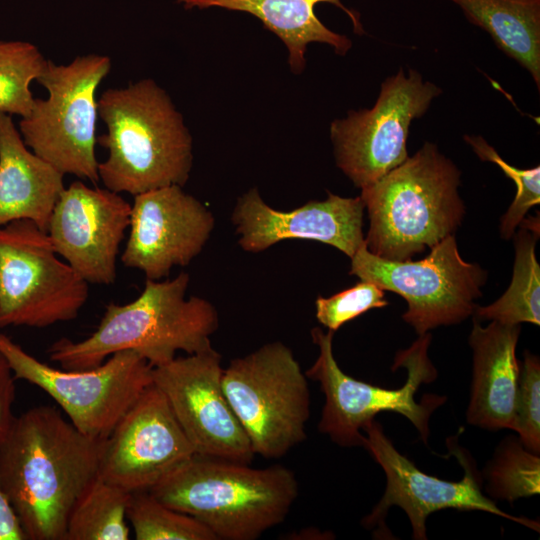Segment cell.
Returning a JSON list of instances; mask_svg holds the SVG:
<instances>
[{"mask_svg":"<svg viewBox=\"0 0 540 540\" xmlns=\"http://www.w3.org/2000/svg\"><path fill=\"white\" fill-rule=\"evenodd\" d=\"M104 442L52 406L15 417L0 444V488L28 540H65L72 508L99 474Z\"/></svg>","mask_w":540,"mask_h":540,"instance_id":"cell-1","label":"cell"},{"mask_svg":"<svg viewBox=\"0 0 540 540\" xmlns=\"http://www.w3.org/2000/svg\"><path fill=\"white\" fill-rule=\"evenodd\" d=\"M106 132L97 143L108 152L99 162L105 188L138 195L189 179L192 137L168 93L152 79L109 88L97 100Z\"/></svg>","mask_w":540,"mask_h":540,"instance_id":"cell-2","label":"cell"},{"mask_svg":"<svg viewBox=\"0 0 540 540\" xmlns=\"http://www.w3.org/2000/svg\"><path fill=\"white\" fill-rule=\"evenodd\" d=\"M190 277L146 279L140 295L119 305L109 303L96 330L81 341L61 338L48 349L51 361L65 370H87L112 354L133 350L152 367L164 365L182 350L194 354L211 347L218 314L206 299L186 298Z\"/></svg>","mask_w":540,"mask_h":540,"instance_id":"cell-3","label":"cell"},{"mask_svg":"<svg viewBox=\"0 0 540 540\" xmlns=\"http://www.w3.org/2000/svg\"><path fill=\"white\" fill-rule=\"evenodd\" d=\"M148 492L200 521L217 540H255L286 519L298 482L283 466L256 469L194 454Z\"/></svg>","mask_w":540,"mask_h":540,"instance_id":"cell-4","label":"cell"},{"mask_svg":"<svg viewBox=\"0 0 540 540\" xmlns=\"http://www.w3.org/2000/svg\"><path fill=\"white\" fill-rule=\"evenodd\" d=\"M461 172L431 142L375 183L361 189L370 221L367 249L405 261L454 235L465 215Z\"/></svg>","mask_w":540,"mask_h":540,"instance_id":"cell-5","label":"cell"},{"mask_svg":"<svg viewBox=\"0 0 540 540\" xmlns=\"http://www.w3.org/2000/svg\"><path fill=\"white\" fill-rule=\"evenodd\" d=\"M311 336L319 354L305 375L320 384L325 397L318 423L320 433L342 447L362 446L363 427L378 413L389 411L407 418L427 442L430 417L446 402V397L436 394H425L419 402L415 398L422 384L437 378V370L428 357L429 332L419 335L409 348L397 352L392 370L400 367L407 370L406 382L397 389L372 385L344 373L333 354L334 332L315 327Z\"/></svg>","mask_w":540,"mask_h":540,"instance_id":"cell-6","label":"cell"},{"mask_svg":"<svg viewBox=\"0 0 540 540\" xmlns=\"http://www.w3.org/2000/svg\"><path fill=\"white\" fill-rule=\"evenodd\" d=\"M110 70V57L96 53L77 56L69 64L47 60L36 81L48 97L35 98L30 113L19 122L23 141L33 153L62 174L93 184L99 181L96 91Z\"/></svg>","mask_w":540,"mask_h":540,"instance_id":"cell-7","label":"cell"},{"mask_svg":"<svg viewBox=\"0 0 540 540\" xmlns=\"http://www.w3.org/2000/svg\"><path fill=\"white\" fill-rule=\"evenodd\" d=\"M226 398L254 455L283 457L306 439L310 391L292 350L269 342L223 369Z\"/></svg>","mask_w":540,"mask_h":540,"instance_id":"cell-8","label":"cell"},{"mask_svg":"<svg viewBox=\"0 0 540 540\" xmlns=\"http://www.w3.org/2000/svg\"><path fill=\"white\" fill-rule=\"evenodd\" d=\"M89 283L30 220L0 226V328H46L78 317Z\"/></svg>","mask_w":540,"mask_h":540,"instance_id":"cell-9","label":"cell"},{"mask_svg":"<svg viewBox=\"0 0 540 540\" xmlns=\"http://www.w3.org/2000/svg\"><path fill=\"white\" fill-rule=\"evenodd\" d=\"M350 274L402 296V315L418 335L453 325L473 315L487 272L464 261L454 235H449L423 259L390 261L371 253L365 243L350 258Z\"/></svg>","mask_w":540,"mask_h":540,"instance_id":"cell-10","label":"cell"},{"mask_svg":"<svg viewBox=\"0 0 540 540\" xmlns=\"http://www.w3.org/2000/svg\"><path fill=\"white\" fill-rule=\"evenodd\" d=\"M0 352L15 379L46 392L83 434L106 439L143 391L153 383V367L136 351H118L87 370L51 367L0 333Z\"/></svg>","mask_w":540,"mask_h":540,"instance_id":"cell-11","label":"cell"},{"mask_svg":"<svg viewBox=\"0 0 540 540\" xmlns=\"http://www.w3.org/2000/svg\"><path fill=\"white\" fill-rule=\"evenodd\" d=\"M364 447L381 466L386 476V489L371 513L362 519L367 529H374L376 538L391 536L385 525L390 507H400L408 516L413 539L426 540L427 517L438 510L452 508L462 511L488 512L517 522L535 531L539 523L525 517L513 516L498 508L493 499L482 491L483 478L469 452L459 446L457 436L447 439L449 453L464 469L460 481H448L426 474L402 455L385 435L382 425L370 420L362 429Z\"/></svg>","mask_w":540,"mask_h":540,"instance_id":"cell-12","label":"cell"},{"mask_svg":"<svg viewBox=\"0 0 540 540\" xmlns=\"http://www.w3.org/2000/svg\"><path fill=\"white\" fill-rule=\"evenodd\" d=\"M441 93L412 68L388 76L371 108L351 110L331 123L336 166L360 189L378 181L409 157L410 125Z\"/></svg>","mask_w":540,"mask_h":540,"instance_id":"cell-13","label":"cell"},{"mask_svg":"<svg viewBox=\"0 0 540 540\" xmlns=\"http://www.w3.org/2000/svg\"><path fill=\"white\" fill-rule=\"evenodd\" d=\"M221 355L212 348L153 367L195 454L249 464L254 453L222 385Z\"/></svg>","mask_w":540,"mask_h":540,"instance_id":"cell-14","label":"cell"},{"mask_svg":"<svg viewBox=\"0 0 540 540\" xmlns=\"http://www.w3.org/2000/svg\"><path fill=\"white\" fill-rule=\"evenodd\" d=\"M194 454L167 398L152 383L105 439L98 475L130 493L148 491Z\"/></svg>","mask_w":540,"mask_h":540,"instance_id":"cell-15","label":"cell"},{"mask_svg":"<svg viewBox=\"0 0 540 540\" xmlns=\"http://www.w3.org/2000/svg\"><path fill=\"white\" fill-rule=\"evenodd\" d=\"M214 226L213 213L179 185L135 195L121 262L161 280L200 254Z\"/></svg>","mask_w":540,"mask_h":540,"instance_id":"cell-16","label":"cell"},{"mask_svg":"<svg viewBox=\"0 0 540 540\" xmlns=\"http://www.w3.org/2000/svg\"><path fill=\"white\" fill-rule=\"evenodd\" d=\"M130 216L131 204L120 193L74 181L60 195L47 234L56 253L85 281L111 285Z\"/></svg>","mask_w":540,"mask_h":540,"instance_id":"cell-17","label":"cell"},{"mask_svg":"<svg viewBox=\"0 0 540 540\" xmlns=\"http://www.w3.org/2000/svg\"><path fill=\"white\" fill-rule=\"evenodd\" d=\"M360 196L341 197L328 192L323 201H309L291 210L273 209L252 188L237 199L231 221L240 247L251 253L283 240H313L337 248L349 258L365 243Z\"/></svg>","mask_w":540,"mask_h":540,"instance_id":"cell-18","label":"cell"},{"mask_svg":"<svg viewBox=\"0 0 540 540\" xmlns=\"http://www.w3.org/2000/svg\"><path fill=\"white\" fill-rule=\"evenodd\" d=\"M520 332V325L491 321L482 327L474 319L469 336L473 354L469 424L487 430L512 429L521 369L516 357Z\"/></svg>","mask_w":540,"mask_h":540,"instance_id":"cell-19","label":"cell"},{"mask_svg":"<svg viewBox=\"0 0 540 540\" xmlns=\"http://www.w3.org/2000/svg\"><path fill=\"white\" fill-rule=\"evenodd\" d=\"M64 174L28 149L11 115L0 112V226L30 220L47 232Z\"/></svg>","mask_w":540,"mask_h":540,"instance_id":"cell-20","label":"cell"},{"mask_svg":"<svg viewBox=\"0 0 540 540\" xmlns=\"http://www.w3.org/2000/svg\"><path fill=\"white\" fill-rule=\"evenodd\" d=\"M186 10L218 7L249 13L263 26L278 36L288 49V62L295 73L305 67L307 45L319 42L331 46L339 55H345L352 41L345 35L327 28L316 16L318 3H330L350 18L353 31L365 34L360 14L346 7L341 0H175Z\"/></svg>","mask_w":540,"mask_h":540,"instance_id":"cell-21","label":"cell"},{"mask_svg":"<svg viewBox=\"0 0 540 540\" xmlns=\"http://www.w3.org/2000/svg\"><path fill=\"white\" fill-rule=\"evenodd\" d=\"M484 29L495 45L518 62L540 87V0H447Z\"/></svg>","mask_w":540,"mask_h":540,"instance_id":"cell-22","label":"cell"},{"mask_svg":"<svg viewBox=\"0 0 540 540\" xmlns=\"http://www.w3.org/2000/svg\"><path fill=\"white\" fill-rule=\"evenodd\" d=\"M514 233L515 260L511 283L506 292L488 306H476L477 321H497L505 325L523 322L540 324V266L535 246L539 233L523 219Z\"/></svg>","mask_w":540,"mask_h":540,"instance_id":"cell-23","label":"cell"},{"mask_svg":"<svg viewBox=\"0 0 540 540\" xmlns=\"http://www.w3.org/2000/svg\"><path fill=\"white\" fill-rule=\"evenodd\" d=\"M131 494L98 475L72 508L65 540H128Z\"/></svg>","mask_w":540,"mask_h":540,"instance_id":"cell-24","label":"cell"},{"mask_svg":"<svg viewBox=\"0 0 540 540\" xmlns=\"http://www.w3.org/2000/svg\"><path fill=\"white\" fill-rule=\"evenodd\" d=\"M489 498L513 503L540 492V457L527 450L519 438L509 436L500 443L484 470Z\"/></svg>","mask_w":540,"mask_h":540,"instance_id":"cell-25","label":"cell"},{"mask_svg":"<svg viewBox=\"0 0 540 540\" xmlns=\"http://www.w3.org/2000/svg\"><path fill=\"white\" fill-rule=\"evenodd\" d=\"M47 60L33 43L0 40V112L26 117L33 106L30 85Z\"/></svg>","mask_w":540,"mask_h":540,"instance_id":"cell-26","label":"cell"},{"mask_svg":"<svg viewBox=\"0 0 540 540\" xmlns=\"http://www.w3.org/2000/svg\"><path fill=\"white\" fill-rule=\"evenodd\" d=\"M127 520L137 540H217L200 521L166 506L148 491L131 494Z\"/></svg>","mask_w":540,"mask_h":540,"instance_id":"cell-27","label":"cell"},{"mask_svg":"<svg viewBox=\"0 0 540 540\" xmlns=\"http://www.w3.org/2000/svg\"><path fill=\"white\" fill-rule=\"evenodd\" d=\"M463 138L479 159L496 164L516 185L515 198L500 223L501 237L508 240L527 212L540 202V167L519 169L508 164L482 136L466 134Z\"/></svg>","mask_w":540,"mask_h":540,"instance_id":"cell-28","label":"cell"},{"mask_svg":"<svg viewBox=\"0 0 540 540\" xmlns=\"http://www.w3.org/2000/svg\"><path fill=\"white\" fill-rule=\"evenodd\" d=\"M388 305L385 290L377 284L361 280L354 286L330 297H317L316 318L329 331L335 332L363 313Z\"/></svg>","mask_w":540,"mask_h":540,"instance_id":"cell-29","label":"cell"},{"mask_svg":"<svg viewBox=\"0 0 540 540\" xmlns=\"http://www.w3.org/2000/svg\"><path fill=\"white\" fill-rule=\"evenodd\" d=\"M513 431L523 446L540 453V361L529 351L524 352L520 369Z\"/></svg>","mask_w":540,"mask_h":540,"instance_id":"cell-30","label":"cell"},{"mask_svg":"<svg viewBox=\"0 0 540 540\" xmlns=\"http://www.w3.org/2000/svg\"><path fill=\"white\" fill-rule=\"evenodd\" d=\"M14 379L7 359L0 352V444L7 436L15 419L12 412L15 397Z\"/></svg>","mask_w":540,"mask_h":540,"instance_id":"cell-31","label":"cell"},{"mask_svg":"<svg viewBox=\"0 0 540 540\" xmlns=\"http://www.w3.org/2000/svg\"><path fill=\"white\" fill-rule=\"evenodd\" d=\"M0 540H27L19 520L0 488Z\"/></svg>","mask_w":540,"mask_h":540,"instance_id":"cell-32","label":"cell"}]
</instances>
